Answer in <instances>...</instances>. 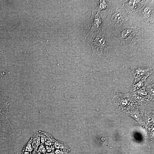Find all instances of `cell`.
Instances as JSON below:
<instances>
[{
	"instance_id": "cell-15",
	"label": "cell",
	"mask_w": 154,
	"mask_h": 154,
	"mask_svg": "<svg viewBox=\"0 0 154 154\" xmlns=\"http://www.w3.org/2000/svg\"><path fill=\"white\" fill-rule=\"evenodd\" d=\"M32 154H37L36 151L34 150L33 151Z\"/></svg>"
},
{
	"instance_id": "cell-1",
	"label": "cell",
	"mask_w": 154,
	"mask_h": 154,
	"mask_svg": "<svg viewBox=\"0 0 154 154\" xmlns=\"http://www.w3.org/2000/svg\"><path fill=\"white\" fill-rule=\"evenodd\" d=\"M143 27L135 19L129 18L109 36L116 51L118 49L130 54L135 52L141 43Z\"/></svg>"
},
{
	"instance_id": "cell-6",
	"label": "cell",
	"mask_w": 154,
	"mask_h": 154,
	"mask_svg": "<svg viewBox=\"0 0 154 154\" xmlns=\"http://www.w3.org/2000/svg\"><path fill=\"white\" fill-rule=\"evenodd\" d=\"M130 69L134 77L132 85H134L142 80H145L154 72V69L143 66H132Z\"/></svg>"
},
{
	"instance_id": "cell-2",
	"label": "cell",
	"mask_w": 154,
	"mask_h": 154,
	"mask_svg": "<svg viewBox=\"0 0 154 154\" xmlns=\"http://www.w3.org/2000/svg\"><path fill=\"white\" fill-rule=\"evenodd\" d=\"M123 1H111V4L103 15L101 30L109 36L129 19L124 8Z\"/></svg>"
},
{
	"instance_id": "cell-14",
	"label": "cell",
	"mask_w": 154,
	"mask_h": 154,
	"mask_svg": "<svg viewBox=\"0 0 154 154\" xmlns=\"http://www.w3.org/2000/svg\"><path fill=\"white\" fill-rule=\"evenodd\" d=\"M5 74L4 72L0 71V78H1Z\"/></svg>"
},
{
	"instance_id": "cell-13",
	"label": "cell",
	"mask_w": 154,
	"mask_h": 154,
	"mask_svg": "<svg viewBox=\"0 0 154 154\" xmlns=\"http://www.w3.org/2000/svg\"><path fill=\"white\" fill-rule=\"evenodd\" d=\"M21 153L22 154H31V152L25 151H22Z\"/></svg>"
},
{
	"instance_id": "cell-3",
	"label": "cell",
	"mask_w": 154,
	"mask_h": 154,
	"mask_svg": "<svg viewBox=\"0 0 154 154\" xmlns=\"http://www.w3.org/2000/svg\"><path fill=\"white\" fill-rule=\"evenodd\" d=\"M85 38L92 48V59L100 60L108 58L116 51L108 35L101 30L89 31Z\"/></svg>"
},
{
	"instance_id": "cell-10",
	"label": "cell",
	"mask_w": 154,
	"mask_h": 154,
	"mask_svg": "<svg viewBox=\"0 0 154 154\" xmlns=\"http://www.w3.org/2000/svg\"><path fill=\"white\" fill-rule=\"evenodd\" d=\"M40 132H37L32 136L31 138L33 145V149L35 151L37 149L38 146L40 144Z\"/></svg>"
},
{
	"instance_id": "cell-9",
	"label": "cell",
	"mask_w": 154,
	"mask_h": 154,
	"mask_svg": "<svg viewBox=\"0 0 154 154\" xmlns=\"http://www.w3.org/2000/svg\"><path fill=\"white\" fill-rule=\"evenodd\" d=\"M111 0H100L98 3L97 6L95 10L98 13L101 11L107 10L111 4Z\"/></svg>"
},
{
	"instance_id": "cell-7",
	"label": "cell",
	"mask_w": 154,
	"mask_h": 154,
	"mask_svg": "<svg viewBox=\"0 0 154 154\" xmlns=\"http://www.w3.org/2000/svg\"><path fill=\"white\" fill-rule=\"evenodd\" d=\"M148 1V0H124L123 6L129 16L138 12Z\"/></svg>"
},
{
	"instance_id": "cell-11",
	"label": "cell",
	"mask_w": 154,
	"mask_h": 154,
	"mask_svg": "<svg viewBox=\"0 0 154 154\" xmlns=\"http://www.w3.org/2000/svg\"><path fill=\"white\" fill-rule=\"evenodd\" d=\"M55 147L56 149H61L65 150H68V147L66 143L59 141H56L54 143Z\"/></svg>"
},
{
	"instance_id": "cell-5",
	"label": "cell",
	"mask_w": 154,
	"mask_h": 154,
	"mask_svg": "<svg viewBox=\"0 0 154 154\" xmlns=\"http://www.w3.org/2000/svg\"><path fill=\"white\" fill-rule=\"evenodd\" d=\"M154 15V0H148L138 12L129 17L135 19L144 26L148 25L153 22Z\"/></svg>"
},
{
	"instance_id": "cell-4",
	"label": "cell",
	"mask_w": 154,
	"mask_h": 154,
	"mask_svg": "<svg viewBox=\"0 0 154 154\" xmlns=\"http://www.w3.org/2000/svg\"><path fill=\"white\" fill-rule=\"evenodd\" d=\"M8 102H0V139H8L12 137L13 127L9 120Z\"/></svg>"
},
{
	"instance_id": "cell-8",
	"label": "cell",
	"mask_w": 154,
	"mask_h": 154,
	"mask_svg": "<svg viewBox=\"0 0 154 154\" xmlns=\"http://www.w3.org/2000/svg\"><path fill=\"white\" fill-rule=\"evenodd\" d=\"M103 21V16H101L100 13L97 12L95 10L93 11L90 19L91 27L90 31H100Z\"/></svg>"
},
{
	"instance_id": "cell-12",
	"label": "cell",
	"mask_w": 154,
	"mask_h": 154,
	"mask_svg": "<svg viewBox=\"0 0 154 154\" xmlns=\"http://www.w3.org/2000/svg\"><path fill=\"white\" fill-rule=\"evenodd\" d=\"M33 149V145L32 141L30 139L27 143L24 146L22 151L31 152Z\"/></svg>"
}]
</instances>
